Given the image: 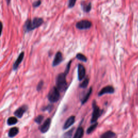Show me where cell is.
I'll list each match as a JSON object with an SVG mask.
<instances>
[{"label":"cell","instance_id":"obj_16","mask_svg":"<svg viewBox=\"0 0 138 138\" xmlns=\"http://www.w3.org/2000/svg\"><path fill=\"white\" fill-rule=\"evenodd\" d=\"M81 6L83 7V10L85 13H89L92 8V4L91 3L84 4L81 3Z\"/></svg>","mask_w":138,"mask_h":138},{"label":"cell","instance_id":"obj_24","mask_svg":"<svg viewBox=\"0 0 138 138\" xmlns=\"http://www.w3.org/2000/svg\"><path fill=\"white\" fill-rule=\"evenodd\" d=\"M77 0H69L68 3V7L69 8H72L75 6Z\"/></svg>","mask_w":138,"mask_h":138},{"label":"cell","instance_id":"obj_22","mask_svg":"<svg viewBox=\"0 0 138 138\" xmlns=\"http://www.w3.org/2000/svg\"><path fill=\"white\" fill-rule=\"evenodd\" d=\"M44 119V116L42 115H39L37 116V117L35 118L34 121L38 124H40V123L42 122V121Z\"/></svg>","mask_w":138,"mask_h":138},{"label":"cell","instance_id":"obj_10","mask_svg":"<svg viewBox=\"0 0 138 138\" xmlns=\"http://www.w3.org/2000/svg\"><path fill=\"white\" fill-rule=\"evenodd\" d=\"M51 123V119L50 118H48L44 121L43 124L42 125L40 128V131L42 133H45L47 132L49 128H50Z\"/></svg>","mask_w":138,"mask_h":138},{"label":"cell","instance_id":"obj_29","mask_svg":"<svg viewBox=\"0 0 138 138\" xmlns=\"http://www.w3.org/2000/svg\"><path fill=\"white\" fill-rule=\"evenodd\" d=\"M100 138H105V137H102V135H101V137H100Z\"/></svg>","mask_w":138,"mask_h":138},{"label":"cell","instance_id":"obj_26","mask_svg":"<svg viewBox=\"0 0 138 138\" xmlns=\"http://www.w3.org/2000/svg\"><path fill=\"white\" fill-rule=\"evenodd\" d=\"M71 62L72 60H70V61L68 63V64L67 65V66L66 67V69L65 70V73H66V74H68V73L69 72V70L70 69V66H71Z\"/></svg>","mask_w":138,"mask_h":138},{"label":"cell","instance_id":"obj_3","mask_svg":"<svg viewBox=\"0 0 138 138\" xmlns=\"http://www.w3.org/2000/svg\"><path fill=\"white\" fill-rule=\"evenodd\" d=\"M92 107L93 112L92 117H91V123H96L98 118L102 115V113H103V109H101L98 106L95 100H93L92 102Z\"/></svg>","mask_w":138,"mask_h":138},{"label":"cell","instance_id":"obj_6","mask_svg":"<svg viewBox=\"0 0 138 138\" xmlns=\"http://www.w3.org/2000/svg\"><path fill=\"white\" fill-rule=\"evenodd\" d=\"M28 109V107L27 105H22L14 112V115L17 116L18 118H21L23 116V114L27 111Z\"/></svg>","mask_w":138,"mask_h":138},{"label":"cell","instance_id":"obj_18","mask_svg":"<svg viewBox=\"0 0 138 138\" xmlns=\"http://www.w3.org/2000/svg\"><path fill=\"white\" fill-rule=\"evenodd\" d=\"M98 125V123L97 122L93 123L92 125H91L90 127L87 128V131H86V133H87V134H90L91 133H92L93 131H94L95 128H97Z\"/></svg>","mask_w":138,"mask_h":138},{"label":"cell","instance_id":"obj_5","mask_svg":"<svg viewBox=\"0 0 138 138\" xmlns=\"http://www.w3.org/2000/svg\"><path fill=\"white\" fill-rule=\"evenodd\" d=\"M76 27L79 30H86L92 27V23L88 20H81L77 22Z\"/></svg>","mask_w":138,"mask_h":138},{"label":"cell","instance_id":"obj_1","mask_svg":"<svg viewBox=\"0 0 138 138\" xmlns=\"http://www.w3.org/2000/svg\"><path fill=\"white\" fill-rule=\"evenodd\" d=\"M43 23V19L42 18L35 17L32 20H27L23 25V30L25 32H29L38 28Z\"/></svg>","mask_w":138,"mask_h":138},{"label":"cell","instance_id":"obj_27","mask_svg":"<svg viewBox=\"0 0 138 138\" xmlns=\"http://www.w3.org/2000/svg\"><path fill=\"white\" fill-rule=\"evenodd\" d=\"M42 2L41 0H38V1H35L34 2L33 4H32V6H33L34 8H37V7H38L39 6H40Z\"/></svg>","mask_w":138,"mask_h":138},{"label":"cell","instance_id":"obj_4","mask_svg":"<svg viewBox=\"0 0 138 138\" xmlns=\"http://www.w3.org/2000/svg\"><path fill=\"white\" fill-rule=\"evenodd\" d=\"M59 91L56 86H54L51 88L48 95V98L49 101L52 103L57 102L60 98Z\"/></svg>","mask_w":138,"mask_h":138},{"label":"cell","instance_id":"obj_13","mask_svg":"<svg viewBox=\"0 0 138 138\" xmlns=\"http://www.w3.org/2000/svg\"><path fill=\"white\" fill-rule=\"evenodd\" d=\"M18 132H19V129L17 127H14L11 128L9 131L8 137L10 138L15 137L16 135L18 134Z\"/></svg>","mask_w":138,"mask_h":138},{"label":"cell","instance_id":"obj_11","mask_svg":"<svg viewBox=\"0 0 138 138\" xmlns=\"http://www.w3.org/2000/svg\"><path fill=\"white\" fill-rule=\"evenodd\" d=\"M24 57V52H22L19 55V56H18L17 59L16 60L15 62L14 63V64H13V69L14 71H16V70H17L18 66H19V65L21 64V63H22V60H23Z\"/></svg>","mask_w":138,"mask_h":138},{"label":"cell","instance_id":"obj_23","mask_svg":"<svg viewBox=\"0 0 138 138\" xmlns=\"http://www.w3.org/2000/svg\"><path fill=\"white\" fill-rule=\"evenodd\" d=\"M52 109H53V105H49L48 106H46L45 107H43V108H42V110L43 111H48L49 112H50L51 111H52Z\"/></svg>","mask_w":138,"mask_h":138},{"label":"cell","instance_id":"obj_7","mask_svg":"<svg viewBox=\"0 0 138 138\" xmlns=\"http://www.w3.org/2000/svg\"><path fill=\"white\" fill-rule=\"evenodd\" d=\"M114 92V88L111 85L106 86L103 87L98 93V96L100 97L106 94H112Z\"/></svg>","mask_w":138,"mask_h":138},{"label":"cell","instance_id":"obj_15","mask_svg":"<svg viewBox=\"0 0 138 138\" xmlns=\"http://www.w3.org/2000/svg\"><path fill=\"white\" fill-rule=\"evenodd\" d=\"M92 87H91L88 91L87 92V93H86L85 95H84V97H83L82 99L81 100V104L83 105L85 103V102H87V101L88 100V99H89L90 95L91 94V93H92Z\"/></svg>","mask_w":138,"mask_h":138},{"label":"cell","instance_id":"obj_20","mask_svg":"<svg viewBox=\"0 0 138 138\" xmlns=\"http://www.w3.org/2000/svg\"><path fill=\"white\" fill-rule=\"evenodd\" d=\"M76 58L78 60H80V61H82L84 62H86L87 60V57H86L85 55H84L83 54H82V53H77L76 55Z\"/></svg>","mask_w":138,"mask_h":138},{"label":"cell","instance_id":"obj_21","mask_svg":"<svg viewBox=\"0 0 138 138\" xmlns=\"http://www.w3.org/2000/svg\"><path fill=\"white\" fill-rule=\"evenodd\" d=\"M89 78H86L84 80L82 81L80 85H79V87L81 88H85L87 87V86L88 85V83H89Z\"/></svg>","mask_w":138,"mask_h":138},{"label":"cell","instance_id":"obj_25","mask_svg":"<svg viewBox=\"0 0 138 138\" xmlns=\"http://www.w3.org/2000/svg\"><path fill=\"white\" fill-rule=\"evenodd\" d=\"M43 85H44L43 81V80H41L38 83V85H37V90L38 91H41L42 89V88H43Z\"/></svg>","mask_w":138,"mask_h":138},{"label":"cell","instance_id":"obj_17","mask_svg":"<svg viewBox=\"0 0 138 138\" xmlns=\"http://www.w3.org/2000/svg\"><path fill=\"white\" fill-rule=\"evenodd\" d=\"M18 122V119L15 118L14 117V116H11V117H9L8 120H7V123L9 126H12L14 125H15Z\"/></svg>","mask_w":138,"mask_h":138},{"label":"cell","instance_id":"obj_12","mask_svg":"<svg viewBox=\"0 0 138 138\" xmlns=\"http://www.w3.org/2000/svg\"><path fill=\"white\" fill-rule=\"evenodd\" d=\"M74 121H75V116H70V117L67 119L66 121H65V123L64 124L63 128V130H66L67 128L71 127L74 123Z\"/></svg>","mask_w":138,"mask_h":138},{"label":"cell","instance_id":"obj_28","mask_svg":"<svg viewBox=\"0 0 138 138\" xmlns=\"http://www.w3.org/2000/svg\"><path fill=\"white\" fill-rule=\"evenodd\" d=\"M6 1H7V4H8V5H9V3H10V1H11V0H6Z\"/></svg>","mask_w":138,"mask_h":138},{"label":"cell","instance_id":"obj_14","mask_svg":"<svg viewBox=\"0 0 138 138\" xmlns=\"http://www.w3.org/2000/svg\"><path fill=\"white\" fill-rule=\"evenodd\" d=\"M84 133V128L82 127H79L74 135L73 138H82Z\"/></svg>","mask_w":138,"mask_h":138},{"label":"cell","instance_id":"obj_8","mask_svg":"<svg viewBox=\"0 0 138 138\" xmlns=\"http://www.w3.org/2000/svg\"><path fill=\"white\" fill-rule=\"evenodd\" d=\"M63 60V55L61 52L58 51L55 55V57L53 59V61L52 63V66L53 67L57 66L59 64H60Z\"/></svg>","mask_w":138,"mask_h":138},{"label":"cell","instance_id":"obj_19","mask_svg":"<svg viewBox=\"0 0 138 138\" xmlns=\"http://www.w3.org/2000/svg\"><path fill=\"white\" fill-rule=\"evenodd\" d=\"M74 130V128H72L71 130L66 132V133H65L63 135L62 138H72Z\"/></svg>","mask_w":138,"mask_h":138},{"label":"cell","instance_id":"obj_9","mask_svg":"<svg viewBox=\"0 0 138 138\" xmlns=\"http://www.w3.org/2000/svg\"><path fill=\"white\" fill-rule=\"evenodd\" d=\"M86 70L82 64H79L78 65V77L79 80H82L85 76Z\"/></svg>","mask_w":138,"mask_h":138},{"label":"cell","instance_id":"obj_2","mask_svg":"<svg viewBox=\"0 0 138 138\" xmlns=\"http://www.w3.org/2000/svg\"><path fill=\"white\" fill-rule=\"evenodd\" d=\"M66 75L65 72H63L58 74L56 78V87L60 91H64L67 87Z\"/></svg>","mask_w":138,"mask_h":138}]
</instances>
